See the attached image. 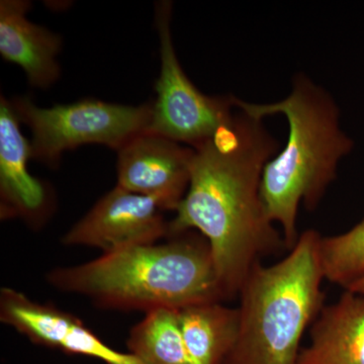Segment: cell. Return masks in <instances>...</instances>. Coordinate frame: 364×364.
<instances>
[{
	"label": "cell",
	"mask_w": 364,
	"mask_h": 364,
	"mask_svg": "<svg viewBox=\"0 0 364 364\" xmlns=\"http://www.w3.org/2000/svg\"><path fill=\"white\" fill-rule=\"evenodd\" d=\"M179 318L191 363H224L238 335V309L223 301L196 304L179 310Z\"/></svg>",
	"instance_id": "13"
},
{
	"label": "cell",
	"mask_w": 364,
	"mask_h": 364,
	"mask_svg": "<svg viewBox=\"0 0 364 364\" xmlns=\"http://www.w3.org/2000/svg\"><path fill=\"white\" fill-rule=\"evenodd\" d=\"M166 239L54 268L46 279L57 291L85 296L107 310L146 314L225 301L207 239L196 231Z\"/></svg>",
	"instance_id": "2"
},
{
	"label": "cell",
	"mask_w": 364,
	"mask_h": 364,
	"mask_svg": "<svg viewBox=\"0 0 364 364\" xmlns=\"http://www.w3.org/2000/svg\"><path fill=\"white\" fill-rule=\"evenodd\" d=\"M296 364H364V298L345 289L324 306Z\"/></svg>",
	"instance_id": "12"
},
{
	"label": "cell",
	"mask_w": 364,
	"mask_h": 364,
	"mask_svg": "<svg viewBox=\"0 0 364 364\" xmlns=\"http://www.w3.org/2000/svg\"><path fill=\"white\" fill-rule=\"evenodd\" d=\"M237 107L264 119L282 114L289 139L263 170L260 196L268 219L282 227L287 250L299 235V205L315 210L336 179L339 163L353 149V140L341 129L340 111L331 95L305 74L294 78L291 95L273 104L235 100Z\"/></svg>",
	"instance_id": "3"
},
{
	"label": "cell",
	"mask_w": 364,
	"mask_h": 364,
	"mask_svg": "<svg viewBox=\"0 0 364 364\" xmlns=\"http://www.w3.org/2000/svg\"><path fill=\"white\" fill-rule=\"evenodd\" d=\"M0 322L33 343L105 364H146L129 352L105 343L76 316L51 304L33 301L11 287L0 291Z\"/></svg>",
	"instance_id": "8"
},
{
	"label": "cell",
	"mask_w": 364,
	"mask_h": 364,
	"mask_svg": "<svg viewBox=\"0 0 364 364\" xmlns=\"http://www.w3.org/2000/svg\"><path fill=\"white\" fill-rule=\"evenodd\" d=\"M127 347L129 353L146 364H193L182 336L179 310L146 313L132 328Z\"/></svg>",
	"instance_id": "14"
},
{
	"label": "cell",
	"mask_w": 364,
	"mask_h": 364,
	"mask_svg": "<svg viewBox=\"0 0 364 364\" xmlns=\"http://www.w3.org/2000/svg\"><path fill=\"white\" fill-rule=\"evenodd\" d=\"M21 123L32 132V159L57 168L66 151L98 144L119 151L149 130L152 104L124 105L95 98L41 107L30 97L11 100Z\"/></svg>",
	"instance_id": "5"
},
{
	"label": "cell",
	"mask_w": 364,
	"mask_h": 364,
	"mask_svg": "<svg viewBox=\"0 0 364 364\" xmlns=\"http://www.w3.org/2000/svg\"><path fill=\"white\" fill-rule=\"evenodd\" d=\"M277 149L264 119L237 105L231 119L193 149L188 193L169 221L168 238L196 231L207 239L225 301L238 298L263 257L287 249L260 196L263 170Z\"/></svg>",
	"instance_id": "1"
},
{
	"label": "cell",
	"mask_w": 364,
	"mask_h": 364,
	"mask_svg": "<svg viewBox=\"0 0 364 364\" xmlns=\"http://www.w3.org/2000/svg\"><path fill=\"white\" fill-rule=\"evenodd\" d=\"M347 291H350L352 293L358 294L359 296H363L364 298V275L355 280L353 284H351L350 286L346 287Z\"/></svg>",
	"instance_id": "16"
},
{
	"label": "cell",
	"mask_w": 364,
	"mask_h": 364,
	"mask_svg": "<svg viewBox=\"0 0 364 364\" xmlns=\"http://www.w3.org/2000/svg\"><path fill=\"white\" fill-rule=\"evenodd\" d=\"M320 233L306 230L286 257L258 263L239 291V330L223 364H296L306 329L324 308Z\"/></svg>",
	"instance_id": "4"
},
{
	"label": "cell",
	"mask_w": 364,
	"mask_h": 364,
	"mask_svg": "<svg viewBox=\"0 0 364 364\" xmlns=\"http://www.w3.org/2000/svg\"><path fill=\"white\" fill-rule=\"evenodd\" d=\"M117 153V186L176 212L188 193L195 150L145 132Z\"/></svg>",
	"instance_id": "9"
},
{
	"label": "cell",
	"mask_w": 364,
	"mask_h": 364,
	"mask_svg": "<svg viewBox=\"0 0 364 364\" xmlns=\"http://www.w3.org/2000/svg\"><path fill=\"white\" fill-rule=\"evenodd\" d=\"M171 14V2H158L155 23L161 68L155 85L157 98L152 102L148 132L195 149L231 119L236 97L231 95L210 97L191 82L177 58L170 30Z\"/></svg>",
	"instance_id": "6"
},
{
	"label": "cell",
	"mask_w": 364,
	"mask_h": 364,
	"mask_svg": "<svg viewBox=\"0 0 364 364\" xmlns=\"http://www.w3.org/2000/svg\"><path fill=\"white\" fill-rule=\"evenodd\" d=\"M321 260L325 279L346 289L364 275V217L348 231L323 237Z\"/></svg>",
	"instance_id": "15"
},
{
	"label": "cell",
	"mask_w": 364,
	"mask_h": 364,
	"mask_svg": "<svg viewBox=\"0 0 364 364\" xmlns=\"http://www.w3.org/2000/svg\"><path fill=\"white\" fill-rule=\"evenodd\" d=\"M162 212L151 198L116 186L66 232L62 243L102 254L157 243L168 238L169 222Z\"/></svg>",
	"instance_id": "7"
},
{
	"label": "cell",
	"mask_w": 364,
	"mask_h": 364,
	"mask_svg": "<svg viewBox=\"0 0 364 364\" xmlns=\"http://www.w3.org/2000/svg\"><path fill=\"white\" fill-rule=\"evenodd\" d=\"M26 0L0 1V55L25 71L31 86L46 90L60 78L62 38L26 18Z\"/></svg>",
	"instance_id": "11"
},
{
	"label": "cell",
	"mask_w": 364,
	"mask_h": 364,
	"mask_svg": "<svg viewBox=\"0 0 364 364\" xmlns=\"http://www.w3.org/2000/svg\"><path fill=\"white\" fill-rule=\"evenodd\" d=\"M11 100L0 98V215L42 227L53 212L51 193L28 168L31 142L21 131Z\"/></svg>",
	"instance_id": "10"
}]
</instances>
